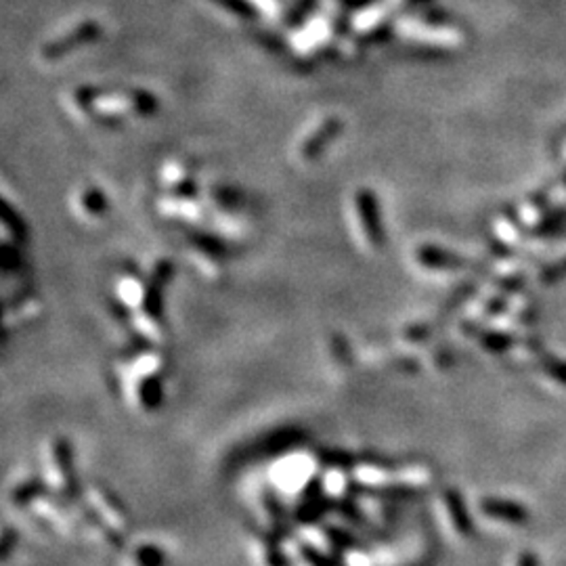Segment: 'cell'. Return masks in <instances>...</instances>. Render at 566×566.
I'll use <instances>...</instances> for the list:
<instances>
[{
    "instance_id": "9",
    "label": "cell",
    "mask_w": 566,
    "mask_h": 566,
    "mask_svg": "<svg viewBox=\"0 0 566 566\" xmlns=\"http://www.w3.org/2000/svg\"><path fill=\"white\" fill-rule=\"evenodd\" d=\"M516 566H539V558L533 552H522Z\"/></svg>"
},
{
    "instance_id": "8",
    "label": "cell",
    "mask_w": 566,
    "mask_h": 566,
    "mask_svg": "<svg viewBox=\"0 0 566 566\" xmlns=\"http://www.w3.org/2000/svg\"><path fill=\"white\" fill-rule=\"evenodd\" d=\"M15 539L17 535L13 528H4V535H3V547H0V558L7 560L9 553H11V547L15 545Z\"/></svg>"
},
{
    "instance_id": "2",
    "label": "cell",
    "mask_w": 566,
    "mask_h": 566,
    "mask_svg": "<svg viewBox=\"0 0 566 566\" xmlns=\"http://www.w3.org/2000/svg\"><path fill=\"white\" fill-rule=\"evenodd\" d=\"M445 503H447V512H449L453 527L457 528V533L464 535V537H470V535L475 533V522H472V516L468 509H466L462 495H459L456 489H449L445 493Z\"/></svg>"
},
{
    "instance_id": "7",
    "label": "cell",
    "mask_w": 566,
    "mask_h": 566,
    "mask_svg": "<svg viewBox=\"0 0 566 566\" xmlns=\"http://www.w3.org/2000/svg\"><path fill=\"white\" fill-rule=\"evenodd\" d=\"M327 535L334 539V544H338L342 547V550H353V547H357V544H354V539L348 537L344 531H338V528H335V531H334V528H329Z\"/></svg>"
},
{
    "instance_id": "1",
    "label": "cell",
    "mask_w": 566,
    "mask_h": 566,
    "mask_svg": "<svg viewBox=\"0 0 566 566\" xmlns=\"http://www.w3.org/2000/svg\"><path fill=\"white\" fill-rule=\"evenodd\" d=\"M481 512L487 514L489 518L508 522V525H527L531 520V512L527 506L518 501L501 500V497H487L481 501Z\"/></svg>"
},
{
    "instance_id": "5",
    "label": "cell",
    "mask_w": 566,
    "mask_h": 566,
    "mask_svg": "<svg viewBox=\"0 0 566 566\" xmlns=\"http://www.w3.org/2000/svg\"><path fill=\"white\" fill-rule=\"evenodd\" d=\"M42 489H45V487H42V483H39V481H32V483L23 484V487H20V489L15 491L13 501L20 503V506H28V503L32 501L34 497L40 495Z\"/></svg>"
},
{
    "instance_id": "3",
    "label": "cell",
    "mask_w": 566,
    "mask_h": 566,
    "mask_svg": "<svg viewBox=\"0 0 566 566\" xmlns=\"http://www.w3.org/2000/svg\"><path fill=\"white\" fill-rule=\"evenodd\" d=\"M55 456H57V466L61 470V476H64L65 489L70 497H78V483L76 476H74V462H72V449L65 440H59L55 445Z\"/></svg>"
},
{
    "instance_id": "4",
    "label": "cell",
    "mask_w": 566,
    "mask_h": 566,
    "mask_svg": "<svg viewBox=\"0 0 566 566\" xmlns=\"http://www.w3.org/2000/svg\"><path fill=\"white\" fill-rule=\"evenodd\" d=\"M136 562L139 566H161L164 564V553L155 545H143L136 550Z\"/></svg>"
},
{
    "instance_id": "6",
    "label": "cell",
    "mask_w": 566,
    "mask_h": 566,
    "mask_svg": "<svg viewBox=\"0 0 566 566\" xmlns=\"http://www.w3.org/2000/svg\"><path fill=\"white\" fill-rule=\"evenodd\" d=\"M300 553L304 556V560H307V562L313 564V566H338L332 558H327L326 553L317 552L315 547H310V545H302Z\"/></svg>"
}]
</instances>
